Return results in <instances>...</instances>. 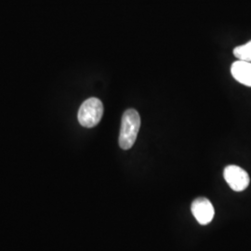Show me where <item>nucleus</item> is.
<instances>
[{
  "instance_id": "obj_1",
  "label": "nucleus",
  "mask_w": 251,
  "mask_h": 251,
  "mask_svg": "<svg viewBox=\"0 0 251 251\" xmlns=\"http://www.w3.org/2000/svg\"><path fill=\"white\" fill-rule=\"evenodd\" d=\"M141 127V117L135 109H127L123 114L119 134V146L123 150L130 149L136 142Z\"/></svg>"
},
{
  "instance_id": "obj_2",
  "label": "nucleus",
  "mask_w": 251,
  "mask_h": 251,
  "mask_svg": "<svg viewBox=\"0 0 251 251\" xmlns=\"http://www.w3.org/2000/svg\"><path fill=\"white\" fill-rule=\"evenodd\" d=\"M102 115V102L97 98H90L81 104L77 118L81 126L90 128L99 124Z\"/></svg>"
},
{
  "instance_id": "obj_6",
  "label": "nucleus",
  "mask_w": 251,
  "mask_h": 251,
  "mask_svg": "<svg viewBox=\"0 0 251 251\" xmlns=\"http://www.w3.org/2000/svg\"><path fill=\"white\" fill-rule=\"evenodd\" d=\"M233 55L239 61L251 63V40L245 45L236 47L233 50Z\"/></svg>"
},
{
  "instance_id": "obj_4",
  "label": "nucleus",
  "mask_w": 251,
  "mask_h": 251,
  "mask_svg": "<svg viewBox=\"0 0 251 251\" xmlns=\"http://www.w3.org/2000/svg\"><path fill=\"white\" fill-rule=\"evenodd\" d=\"M191 210L198 223L202 225L210 224L215 214L214 206L212 203L205 198L195 199L192 203Z\"/></svg>"
},
{
  "instance_id": "obj_5",
  "label": "nucleus",
  "mask_w": 251,
  "mask_h": 251,
  "mask_svg": "<svg viewBox=\"0 0 251 251\" xmlns=\"http://www.w3.org/2000/svg\"><path fill=\"white\" fill-rule=\"evenodd\" d=\"M231 74L237 82L251 88V63L239 60L234 62L231 66Z\"/></svg>"
},
{
  "instance_id": "obj_3",
  "label": "nucleus",
  "mask_w": 251,
  "mask_h": 251,
  "mask_svg": "<svg viewBox=\"0 0 251 251\" xmlns=\"http://www.w3.org/2000/svg\"><path fill=\"white\" fill-rule=\"evenodd\" d=\"M224 176L228 185L235 192H242L250 185L251 179L248 172L238 166H227L224 171Z\"/></svg>"
}]
</instances>
